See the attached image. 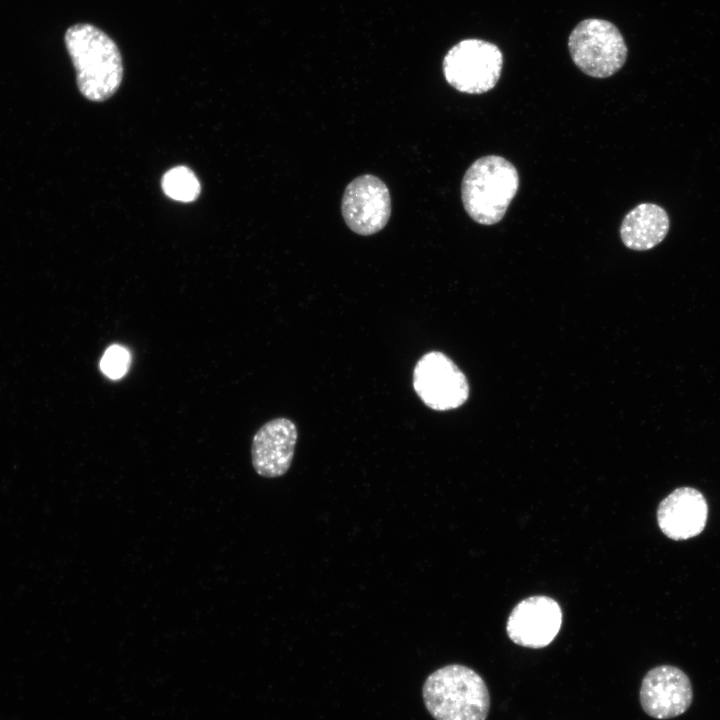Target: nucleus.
<instances>
[{"label": "nucleus", "mask_w": 720, "mask_h": 720, "mask_svg": "<svg viewBox=\"0 0 720 720\" xmlns=\"http://www.w3.org/2000/svg\"><path fill=\"white\" fill-rule=\"evenodd\" d=\"M423 699L435 720H486L490 708L484 680L460 664L431 673L423 685Z\"/></svg>", "instance_id": "f03ea898"}, {"label": "nucleus", "mask_w": 720, "mask_h": 720, "mask_svg": "<svg viewBox=\"0 0 720 720\" xmlns=\"http://www.w3.org/2000/svg\"><path fill=\"white\" fill-rule=\"evenodd\" d=\"M64 40L81 94L96 102L110 98L123 77L116 43L102 30L86 23L68 28Z\"/></svg>", "instance_id": "f257e3e1"}, {"label": "nucleus", "mask_w": 720, "mask_h": 720, "mask_svg": "<svg viewBox=\"0 0 720 720\" xmlns=\"http://www.w3.org/2000/svg\"><path fill=\"white\" fill-rule=\"evenodd\" d=\"M568 48L574 64L594 78L614 75L625 64L628 53L619 29L598 18L578 23L569 35Z\"/></svg>", "instance_id": "20e7f679"}, {"label": "nucleus", "mask_w": 720, "mask_h": 720, "mask_svg": "<svg viewBox=\"0 0 720 720\" xmlns=\"http://www.w3.org/2000/svg\"><path fill=\"white\" fill-rule=\"evenodd\" d=\"M129 365L130 355L128 351L118 345L110 346L100 361L102 372L112 379L122 377L127 372Z\"/></svg>", "instance_id": "4468645a"}, {"label": "nucleus", "mask_w": 720, "mask_h": 720, "mask_svg": "<svg viewBox=\"0 0 720 720\" xmlns=\"http://www.w3.org/2000/svg\"><path fill=\"white\" fill-rule=\"evenodd\" d=\"M164 193L173 200L191 202L197 199L201 186L194 172L185 166L168 170L161 181Z\"/></svg>", "instance_id": "ddd939ff"}, {"label": "nucleus", "mask_w": 720, "mask_h": 720, "mask_svg": "<svg viewBox=\"0 0 720 720\" xmlns=\"http://www.w3.org/2000/svg\"><path fill=\"white\" fill-rule=\"evenodd\" d=\"M341 213L346 225L362 236L381 231L391 215V196L387 185L377 176L365 174L345 188Z\"/></svg>", "instance_id": "0eeeda50"}, {"label": "nucleus", "mask_w": 720, "mask_h": 720, "mask_svg": "<svg viewBox=\"0 0 720 720\" xmlns=\"http://www.w3.org/2000/svg\"><path fill=\"white\" fill-rule=\"evenodd\" d=\"M503 55L495 44L481 39H465L445 55L443 74L450 86L466 94H483L497 84Z\"/></svg>", "instance_id": "39448f33"}, {"label": "nucleus", "mask_w": 720, "mask_h": 720, "mask_svg": "<svg viewBox=\"0 0 720 720\" xmlns=\"http://www.w3.org/2000/svg\"><path fill=\"white\" fill-rule=\"evenodd\" d=\"M639 700L648 716L671 719L686 712L692 704V684L680 668L672 665L656 666L643 677Z\"/></svg>", "instance_id": "6e6552de"}, {"label": "nucleus", "mask_w": 720, "mask_h": 720, "mask_svg": "<svg viewBox=\"0 0 720 720\" xmlns=\"http://www.w3.org/2000/svg\"><path fill=\"white\" fill-rule=\"evenodd\" d=\"M562 623L559 604L547 596H532L519 602L507 620L508 637L517 645L543 648L557 636Z\"/></svg>", "instance_id": "1a4fd4ad"}, {"label": "nucleus", "mask_w": 720, "mask_h": 720, "mask_svg": "<svg viewBox=\"0 0 720 720\" xmlns=\"http://www.w3.org/2000/svg\"><path fill=\"white\" fill-rule=\"evenodd\" d=\"M515 166L498 155L477 159L465 172L461 199L475 222L493 225L501 221L519 188Z\"/></svg>", "instance_id": "7ed1b4c3"}, {"label": "nucleus", "mask_w": 720, "mask_h": 720, "mask_svg": "<svg viewBox=\"0 0 720 720\" xmlns=\"http://www.w3.org/2000/svg\"><path fill=\"white\" fill-rule=\"evenodd\" d=\"M669 226V217L664 208L654 203H641L625 215L620 226V237L629 249L649 250L664 240Z\"/></svg>", "instance_id": "f8f14e48"}, {"label": "nucleus", "mask_w": 720, "mask_h": 720, "mask_svg": "<svg viewBox=\"0 0 720 720\" xmlns=\"http://www.w3.org/2000/svg\"><path fill=\"white\" fill-rule=\"evenodd\" d=\"M708 505L695 488L681 487L664 498L657 510L660 530L672 540H686L699 535L705 528Z\"/></svg>", "instance_id": "9b49d317"}, {"label": "nucleus", "mask_w": 720, "mask_h": 720, "mask_svg": "<svg viewBox=\"0 0 720 720\" xmlns=\"http://www.w3.org/2000/svg\"><path fill=\"white\" fill-rule=\"evenodd\" d=\"M297 438V427L289 418L278 417L264 423L251 444L255 472L265 478L284 475L291 466Z\"/></svg>", "instance_id": "9d476101"}, {"label": "nucleus", "mask_w": 720, "mask_h": 720, "mask_svg": "<svg viewBox=\"0 0 720 720\" xmlns=\"http://www.w3.org/2000/svg\"><path fill=\"white\" fill-rule=\"evenodd\" d=\"M413 388L421 401L436 411L456 409L469 397L465 374L440 351L419 358L413 370Z\"/></svg>", "instance_id": "423d86ee"}]
</instances>
